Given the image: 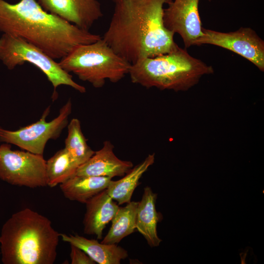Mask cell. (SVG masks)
I'll use <instances>...</instances> for the list:
<instances>
[{
  "label": "cell",
  "mask_w": 264,
  "mask_h": 264,
  "mask_svg": "<svg viewBox=\"0 0 264 264\" xmlns=\"http://www.w3.org/2000/svg\"><path fill=\"white\" fill-rule=\"evenodd\" d=\"M70 245L71 264H95L96 263L82 249L74 245Z\"/></svg>",
  "instance_id": "44dd1931"
},
{
  "label": "cell",
  "mask_w": 264,
  "mask_h": 264,
  "mask_svg": "<svg viewBox=\"0 0 264 264\" xmlns=\"http://www.w3.org/2000/svg\"><path fill=\"white\" fill-rule=\"evenodd\" d=\"M154 162V154H150L141 163L132 167L122 178L116 181L111 179L106 189L110 196L119 205L131 202L140 178Z\"/></svg>",
  "instance_id": "e0dca14e"
},
{
  "label": "cell",
  "mask_w": 264,
  "mask_h": 264,
  "mask_svg": "<svg viewBox=\"0 0 264 264\" xmlns=\"http://www.w3.org/2000/svg\"><path fill=\"white\" fill-rule=\"evenodd\" d=\"M62 240L84 251L96 263L120 264L128 256L127 250L116 244L100 243L97 240L88 239L78 234H60Z\"/></svg>",
  "instance_id": "5bb4252c"
},
{
  "label": "cell",
  "mask_w": 264,
  "mask_h": 264,
  "mask_svg": "<svg viewBox=\"0 0 264 264\" xmlns=\"http://www.w3.org/2000/svg\"><path fill=\"white\" fill-rule=\"evenodd\" d=\"M213 73L211 66L177 45L168 53L144 58L132 64L129 74L132 83L147 88L179 91L188 90L202 76Z\"/></svg>",
  "instance_id": "277c9868"
},
{
  "label": "cell",
  "mask_w": 264,
  "mask_h": 264,
  "mask_svg": "<svg viewBox=\"0 0 264 264\" xmlns=\"http://www.w3.org/2000/svg\"><path fill=\"white\" fill-rule=\"evenodd\" d=\"M172 0H120L115 2L102 39L130 64L168 53L177 44L164 25L163 6Z\"/></svg>",
  "instance_id": "6da1fadb"
},
{
  "label": "cell",
  "mask_w": 264,
  "mask_h": 264,
  "mask_svg": "<svg viewBox=\"0 0 264 264\" xmlns=\"http://www.w3.org/2000/svg\"><path fill=\"white\" fill-rule=\"evenodd\" d=\"M0 60L10 70L25 63L39 68L53 87V100L57 98L56 90L60 86L70 87L82 93L86 92V88L75 82L72 75L64 70L59 62L21 38L2 35L0 38Z\"/></svg>",
  "instance_id": "8992f818"
},
{
  "label": "cell",
  "mask_w": 264,
  "mask_h": 264,
  "mask_svg": "<svg viewBox=\"0 0 264 264\" xmlns=\"http://www.w3.org/2000/svg\"><path fill=\"white\" fill-rule=\"evenodd\" d=\"M60 233L46 217L29 208L16 212L2 225L0 235L4 264H53Z\"/></svg>",
  "instance_id": "3957f363"
},
{
  "label": "cell",
  "mask_w": 264,
  "mask_h": 264,
  "mask_svg": "<svg viewBox=\"0 0 264 264\" xmlns=\"http://www.w3.org/2000/svg\"><path fill=\"white\" fill-rule=\"evenodd\" d=\"M198 3L199 0H172L164 9V25L181 37L186 48L194 45L203 34Z\"/></svg>",
  "instance_id": "30bf717a"
},
{
  "label": "cell",
  "mask_w": 264,
  "mask_h": 264,
  "mask_svg": "<svg viewBox=\"0 0 264 264\" xmlns=\"http://www.w3.org/2000/svg\"><path fill=\"white\" fill-rule=\"evenodd\" d=\"M78 166L64 148L46 160L47 186L54 187L75 175Z\"/></svg>",
  "instance_id": "d6986e66"
},
{
  "label": "cell",
  "mask_w": 264,
  "mask_h": 264,
  "mask_svg": "<svg viewBox=\"0 0 264 264\" xmlns=\"http://www.w3.org/2000/svg\"><path fill=\"white\" fill-rule=\"evenodd\" d=\"M0 179L30 188L46 186V160L43 155L13 150L11 144L4 143L0 145Z\"/></svg>",
  "instance_id": "ba28073f"
},
{
  "label": "cell",
  "mask_w": 264,
  "mask_h": 264,
  "mask_svg": "<svg viewBox=\"0 0 264 264\" xmlns=\"http://www.w3.org/2000/svg\"><path fill=\"white\" fill-rule=\"evenodd\" d=\"M66 72L72 73L95 88L107 81L117 83L129 74L132 64L117 54L102 39L76 47L59 62Z\"/></svg>",
  "instance_id": "5b68a950"
},
{
  "label": "cell",
  "mask_w": 264,
  "mask_h": 264,
  "mask_svg": "<svg viewBox=\"0 0 264 264\" xmlns=\"http://www.w3.org/2000/svg\"><path fill=\"white\" fill-rule=\"evenodd\" d=\"M138 202L131 201L119 207L111 220V227L101 242L117 244L136 229V217Z\"/></svg>",
  "instance_id": "ac0fdd59"
},
{
  "label": "cell",
  "mask_w": 264,
  "mask_h": 264,
  "mask_svg": "<svg viewBox=\"0 0 264 264\" xmlns=\"http://www.w3.org/2000/svg\"><path fill=\"white\" fill-rule=\"evenodd\" d=\"M156 198L157 194L150 187H146L136 211V229L151 247L159 246L162 241L157 233V224L162 215L156 210Z\"/></svg>",
  "instance_id": "9a60e30c"
},
{
  "label": "cell",
  "mask_w": 264,
  "mask_h": 264,
  "mask_svg": "<svg viewBox=\"0 0 264 264\" xmlns=\"http://www.w3.org/2000/svg\"><path fill=\"white\" fill-rule=\"evenodd\" d=\"M67 126V135L65 141V148L79 166L88 160L95 152L88 145L78 118L72 119Z\"/></svg>",
  "instance_id": "ffe728a7"
},
{
  "label": "cell",
  "mask_w": 264,
  "mask_h": 264,
  "mask_svg": "<svg viewBox=\"0 0 264 264\" xmlns=\"http://www.w3.org/2000/svg\"><path fill=\"white\" fill-rule=\"evenodd\" d=\"M133 167L131 161L118 158L114 153V146L106 140L103 147L95 152L85 163L79 166L75 175L106 176L112 178L123 176Z\"/></svg>",
  "instance_id": "7c38bea8"
},
{
  "label": "cell",
  "mask_w": 264,
  "mask_h": 264,
  "mask_svg": "<svg viewBox=\"0 0 264 264\" xmlns=\"http://www.w3.org/2000/svg\"><path fill=\"white\" fill-rule=\"evenodd\" d=\"M85 204L84 232L102 239L104 229L111 221L119 207L110 196L107 189L92 197Z\"/></svg>",
  "instance_id": "4fadbf2b"
},
{
  "label": "cell",
  "mask_w": 264,
  "mask_h": 264,
  "mask_svg": "<svg viewBox=\"0 0 264 264\" xmlns=\"http://www.w3.org/2000/svg\"><path fill=\"white\" fill-rule=\"evenodd\" d=\"M0 31L21 38L54 60L102 37L45 11L36 0H0Z\"/></svg>",
  "instance_id": "7a4b0ae2"
},
{
  "label": "cell",
  "mask_w": 264,
  "mask_h": 264,
  "mask_svg": "<svg viewBox=\"0 0 264 264\" xmlns=\"http://www.w3.org/2000/svg\"><path fill=\"white\" fill-rule=\"evenodd\" d=\"M72 102L69 99L60 109L59 115L47 122L50 106L45 109L37 122L16 131L8 130L0 126V142L15 145L23 150L43 155L47 142L56 140L68 124L72 111Z\"/></svg>",
  "instance_id": "52a82bcc"
},
{
  "label": "cell",
  "mask_w": 264,
  "mask_h": 264,
  "mask_svg": "<svg viewBox=\"0 0 264 264\" xmlns=\"http://www.w3.org/2000/svg\"><path fill=\"white\" fill-rule=\"evenodd\" d=\"M46 12L87 30L103 16L97 0H37Z\"/></svg>",
  "instance_id": "8fae6325"
},
{
  "label": "cell",
  "mask_w": 264,
  "mask_h": 264,
  "mask_svg": "<svg viewBox=\"0 0 264 264\" xmlns=\"http://www.w3.org/2000/svg\"><path fill=\"white\" fill-rule=\"evenodd\" d=\"M111 177L75 175L60 185L64 197L86 203L92 197L106 189Z\"/></svg>",
  "instance_id": "2e32d148"
},
{
  "label": "cell",
  "mask_w": 264,
  "mask_h": 264,
  "mask_svg": "<svg viewBox=\"0 0 264 264\" xmlns=\"http://www.w3.org/2000/svg\"><path fill=\"white\" fill-rule=\"evenodd\" d=\"M209 1H210L211 0H208Z\"/></svg>",
  "instance_id": "603a6c76"
},
{
  "label": "cell",
  "mask_w": 264,
  "mask_h": 264,
  "mask_svg": "<svg viewBox=\"0 0 264 264\" xmlns=\"http://www.w3.org/2000/svg\"><path fill=\"white\" fill-rule=\"evenodd\" d=\"M119 0H112V1H113L114 3L117 2V1H119Z\"/></svg>",
  "instance_id": "7402d4cb"
},
{
  "label": "cell",
  "mask_w": 264,
  "mask_h": 264,
  "mask_svg": "<svg viewBox=\"0 0 264 264\" xmlns=\"http://www.w3.org/2000/svg\"><path fill=\"white\" fill-rule=\"evenodd\" d=\"M202 35L194 45L211 44L231 51L264 71V41L250 27L221 32L202 27Z\"/></svg>",
  "instance_id": "9c48e42d"
}]
</instances>
